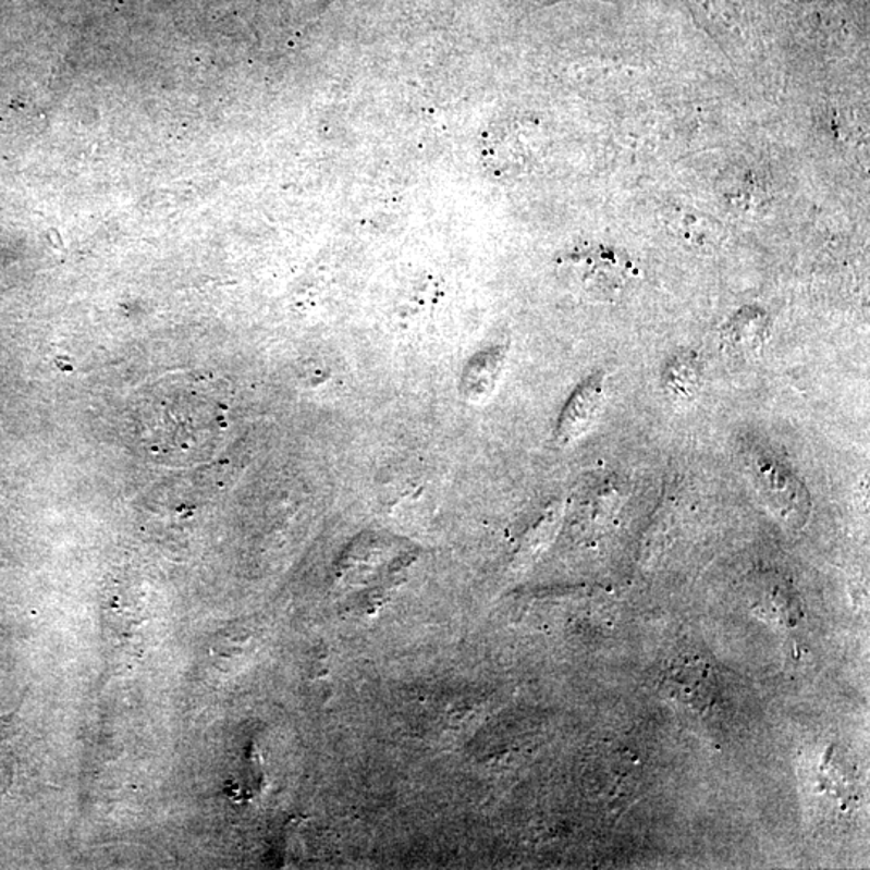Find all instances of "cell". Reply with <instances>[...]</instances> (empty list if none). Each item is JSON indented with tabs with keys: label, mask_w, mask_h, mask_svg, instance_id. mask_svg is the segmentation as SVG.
Returning a JSON list of instances; mask_svg holds the SVG:
<instances>
[{
	"label": "cell",
	"mask_w": 870,
	"mask_h": 870,
	"mask_svg": "<svg viewBox=\"0 0 870 870\" xmlns=\"http://www.w3.org/2000/svg\"><path fill=\"white\" fill-rule=\"evenodd\" d=\"M742 453L747 471L772 512L791 527H802L811 513V499L788 463L762 443H745Z\"/></svg>",
	"instance_id": "obj_1"
},
{
	"label": "cell",
	"mask_w": 870,
	"mask_h": 870,
	"mask_svg": "<svg viewBox=\"0 0 870 870\" xmlns=\"http://www.w3.org/2000/svg\"><path fill=\"white\" fill-rule=\"evenodd\" d=\"M663 685L674 698L697 710L710 708L718 682L710 664L698 657H681L664 670Z\"/></svg>",
	"instance_id": "obj_2"
},
{
	"label": "cell",
	"mask_w": 870,
	"mask_h": 870,
	"mask_svg": "<svg viewBox=\"0 0 870 870\" xmlns=\"http://www.w3.org/2000/svg\"><path fill=\"white\" fill-rule=\"evenodd\" d=\"M604 399L603 372L589 376L567 400L556 426V440L561 445L576 442L592 426Z\"/></svg>",
	"instance_id": "obj_3"
},
{
	"label": "cell",
	"mask_w": 870,
	"mask_h": 870,
	"mask_svg": "<svg viewBox=\"0 0 870 870\" xmlns=\"http://www.w3.org/2000/svg\"><path fill=\"white\" fill-rule=\"evenodd\" d=\"M765 328H768V318L762 311L745 308L732 319L725 338L737 351L751 352L761 347Z\"/></svg>",
	"instance_id": "obj_4"
},
{
	"label": "cell",
	"mask_w": 870,
	"mask_h": 870,
	"mask_svg": "<svg viewBox=\"0 0 870 870\" xmlns=\"http://www.w3.org/2000/svg\"><path fill=\"white\" fill-rule=\"evenodd\" d=\"M700 384V369L695 358L674 359L667 369L666 385L673 395H691Z\"/></svg>",
	"instance_id": "obj_5"
},
{
	"label": "cell",
	"mask_w": 870,
	"mask_h": 870,
	"mask_svg": "<svg viewBox=\"0 0 870 870\" xmlns=\"http://www.w3.org/2000/svg\"><path fill=\"white\" fill-rule=\"evenodd\" d=\"M678 236L695 245H711L718 238V228L711 226V220L700 218V215L682 211L678 220H671Z\"/></svg>",
	"instance_id": "obj_6"
}]
</instances>
